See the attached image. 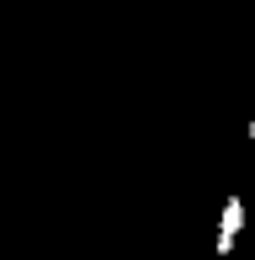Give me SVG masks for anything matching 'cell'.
I'll return each mask as SVG.
<instances>
[{
    "instance_id": "cell-1",
    "label": "cell",
    "mask_w": 255,
    "mask_h": 260,
    "mask_svg": "<svg viewBox=\"0 0 255 260\" xmlns=\"http://www.w3.org/2000/svg\"><path fill=\"white\" fill-rule=\"evenodd\" d=\"M245 197H229L224 212H218V239H213V250L218 255H234V244H239V229H245Z\"/></svg>"
},
{
    "instance_id": "cell-2",
    "label": "cell",
    "mask_w": 255,
    "mask_h": 260,
    "mask_svg": "<svg viewBox=\"0 0 255 260\" xmlns=\"http://www.w3.org/2000/svg\"><path fill=\"white\" fill-rule=\"evenodd\" d=\"M250 138H255V122H250Z\"/></svg>"
}]
</instances>
